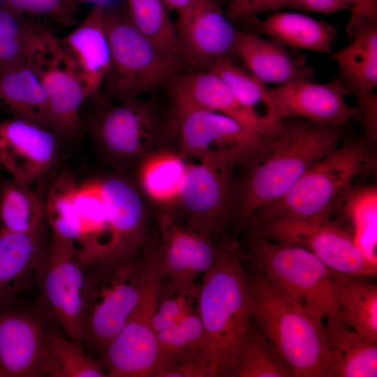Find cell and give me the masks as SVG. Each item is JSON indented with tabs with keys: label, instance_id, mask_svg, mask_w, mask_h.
Instances as JSON below:
<instances>
[{
	"label": "cell",
	"instance_id": "cell-9",
	"mask_svg": "<svg viewBox=\"0 0 377 377\" xmlns=\"http://www.w3.org/2000/svg\"><path fill=\"white\" fill-rule=\"evenodd\" d=\"M142 251L138 301L121 330L101 354L99 362L107 376L155 377L158 369L159 353L153 316L162 276L156 236L150 237Z\"/></svg>",
	"mask_w": 377,
	"mask_h": 377
},
{
	"label": "cell",
	"instance_id": "cell-34",
	"mask_svg": "<svg viewBox=\"0 0 377 377\" xmlns=\"http://www.w3.org/2000/svg\"><path fill=\"white\" fill-rule=\"evenodd\" d=\"M40 369L41 376H107L100 362L87 355L80 343L51 331L45 339Z\"/></svg>",
	"mask_w": 377,
	"mask_h": 377
},
{
	"label": "cell",
	"instance_id": "cell-31",
	"mask_svg": "<svg viewBox=\"0 0 377 377\" xmlns=\"http://www.w3.org/2000/svg\"><path fill=\"white\" fill-rule=\"evenodd\" d=\"M331 377H376L377 342L342 323L337 316L324 321Z\"/></svg>",
	"mask_w": 377,
	"mask_h": 377
},
{
	"label": "cell",
	"instance_id": "cell-28",
	"mask_svg": "<svg viewBox=\"0 0 377 377\" xmlns=\"http://www.w3.org/2000/svg\"><path fill=\"white\" fill-rule=\"evenodd\" d=\"M80 239L79 260L84 269L112 261L108 212L98 177L78 182L75 191Z\"/></svg>",
	"mask_w": 377,
	"mask_h": 377
},
{
	"label": "cell",
	"instance_id": "cell-1",
	"mask_svg": "<svg viewBox=\"0 0 377 377\" xmlns=\"http://www.w3.org/2000/svg\"><path fill=\"white\" fill-rule=\"evenodd\" d=\"M343 126L319 125L300 118L282 119L264 151L235 173L223 227L245 226L258 209L284 195L316 163L334 149Z\"/></svg>",
	"mask_w": 377,
	"mask_h": 377
},
{
	"label": "cell",
	"instance_id": "cell-32",
	"mask_svg": "<svg viewBox=\"0 0 377 377\" xmlns=\"http://www.w3.org/2000/svg\"><path fill=\"white\" fill-rule=\"evenodd\" d=\"M0 229L17 233L50 229L45 199L32 185L11 177L0 180Z\"/></svg>",
	"mask_w": 377,
	"mask_h": 377
},
{
	"label": "cell",
	"instance_id": "cell-2",
	"mask_svg": "<svg viewBox=\"0 0 377 377\" xmlns=\"http://www.w3.org/2000/svg\"><path fill=\"white\" fill-rule=\"evenodd\" d=\"M216 258L199 286L197 310L204 331L209 377L232 376L237 354L252 323L249 277L235 243L223 237Z\"/></svg>",
	"mask_w": 377,
	"mask_h": 377
},
{
	"label": "cell",
	"instance_id": "cell-44",
	"mask_svg": "<svg viewBox=\"0 0 377 377\" xmlns=\"http://www.w3.org/2000/svg\"><path fill=\"white\" fill-rule=\"evenodd\" d=\"M360 122L364 135L374 142L377 138V96L371 91H359L355 94Z\"/></svg>",
	"mask_w": 377,
	"mask_h": 377
},
{
	"label": "cell",
	"instance_id": "cell-5",
	"mask_svg": "<svg viewBox=\"0 0 377 377\" xmlns=\"http://www.w3.org/2000/svg\"><path fill=\"white\" fill-rule=\"evenodd\" d=\"M249 293L252 320L295 377H331L324 322L294 305L258 269L249 278Z\"/></svg>",
	"mask_w": 377,
	"mask_h": 377
},
{
	"label": "cell",
	"instance_id": "cell-18",
	"mask_svg": "<svg viewBox=\"0 0 377 377\" xmlns=\"http://www.w3.org/2000/svg\"><path fill=\"white\" fill-rule=\"evenodd\" d=\"M156 220L158 266L162 279L193 283L214 265L216 244L212 236L183 225L173 215L153 214Z\"/></svg>",
	"mask_w": 377,
	"mask_h": 377
},
{
	"label": "cell",
	"instance_id": "cell-14",
	"mask_svg": "<svg viewBox=\"0 0 377 377\" xmlns=\"http://www.w3.org/2000/svg\"><path fill=\"white\" fill-rule=\"evenodd\" d=\"M177 15L178 43L189 68L207 71L219 61L235 55L238 29L219 4L212 0H192Z\"/></svg>",
	"mask_w": 377,
	"mask_h": 377
},
{
	"label": "cell",
	"instance_id": "cell-15",
	"mask_svg": "<svg viewBox=\"0 0 377 377\" xmlns=\"http://www.w3.org/2000/svg\"><path fill=\"white\" fill-rule=\"evenodd\" d=\"M235 170L210 162H188L173 215L207 235L213 236L222 230Z\"/></svg>",
	"mask_w": 377,
	"mask_h": 377
},
{
	"label": "cell",
	"instance_id": "cell-48",
	"mask_svg": "<svg viewBox=\"0 0 377 377\" xmlns=\"http://www.w3.org/2000/svg\"><path fill=\"white\" fill-rule=\"evenodd\" d=\"M71 1H89V2H92L94 3V4L95 3H106V4H108L109 5V1L110 0H71Z\"/></svg>",
	"mask_w": 377,
	"mask_h": 377
},
{
	"label": "cell",
	"instance_id": "cell-21",
	"mask_svg": "<svg viewBox=\"0 0 377 377\" xmlns=\"http://www.w3.org/2000/svg\"><path fill=\"white\" fill-rule=\"evenodd\" d=\"M48 330L41 319L14 306L0 309V377L41 376Z\"/></svg>",
	"mask_w": 377,
	"mask_h": 377
},
{
	"label": "cell",
	"instance_id": "cell-43",
	"mask_svg": "<svg viewBox=\"0 0 377 377\" xmlns=\"http://www.w3.org/2000/svg\"><path fill=\"white\" fill-rule=\"evenodd\" d=\"M283 0H228L225 11L234 24L244 22L260 13L279 9Z\"/></svg>",
	"mask_w": 377,
	"mask_h": 377
},
{
	"label": "cell",
	"instance_id": "cell-6",
	"mask_svg": "<svg viewBox=\"0 0 377 377\" xmlns=\"http://www.w3.org/2000/svg\"><path fill=\"white\" fill-rule=\"evenodd\" d=\"M249 247L258 270L294 305L321 322L337 316L339 293L353 276L299 246L252 235Z\"/></svg>",
	"mask_w": 377,
	"mask_h": 377
},
{
	"label": "cell",
	"instance_id": "cell-33",
	"mask_svg": "<svg viewBox=\"0 0 377 377\" xmlns=\"http://www.w3.org/2000/svg\"><path fill=\"white\" fill-rule=\"evenodd\" d=\"M126 10L135 27L176 64L188 70L182 54L175 24L163 0H127Z\"/></svg>",
	"mask_w": 377,
	"mask_h": 377
},
{
	"label": "cell",
	"instance_id": "cell-27",
	"mask_svg": "<svg viewBox=\"0 0 377 377\" xmlns=\"http://www.w3.org/2000/svg\"><path fill=\"white\" fill-rule=\"evenodd\" d=\"M346 31L349 43L329 56L338 65L337 79L346 94L374 91L377 87V20L350 19Z\"/></svg>",
	"mask_w": 377,
	"mask_h": 377
},
{
	"label": "cell",
	"instance_id": "cell-24",
	"mask_svg": "<svg viewBox=\"0 0 377 377\" xmlns=\"http://www.w3.org/2000/svg\"><path fill=\"white\" fill-rule=\"evenodd\" d=\"M188 161L174 148L154 151L143 158L131 177L152 214L175 212Z\"/></svg>",
	"mask_w": 377,
	"mask_h": 377
},
{
	"label": "cell",
	"instance_id": "cell-20",
	"mask_svg": "<svg viewBox=\"0 0 377 377\" xmlns=\"http://www.w3.org/2000/svg\"><path fill=\"white\" fill-rule=\"evenodd\" d=\"M108 4L97 3L72 31L59 38L61 50L87 100L98 96L108 68L110 49L105 27Z\"/></svg>",
	"mask_w": 377,
	"mask_h": 377
},
{
	"label": "cell",
	"instance_id": "cell-37",
	"mask_svg": "<svg viewBox=\"0 0 377 377\" xmlns=\"http://www.w3.org/2000/svg\"><path fill=\"white\" fill-rule=\"evenodd\" d=\"M234 377H295L268 337L252 320L237 354Z\"/></svg>",
	"mask_w": 377,
	"mask_h": 377
},
{
	"label": "cell",
	"instance_id": "cell-3",
	"mask_svg": "<svg viewBox=\"0 0 377 377\" xmlns=\"http://www.w3.org/2000/svg\"><path fill=\"white\" fill-rule=\"evenodd\" d=\"M91 98L96 106L84 126L109 170L131 175L150 153L165 148L179 150L171 101L163 105L155 94L117 104L101 94Z\"/></svg>",
	"mask_w": 377,
	"mask_h": 377
},
{
	"label": "cell",
	"instance_id": "cell-16",
	"mask_svg": "<svg viewBox=\"0 0 377 377\" xmlns=\"http://www.w3.org/2000/svg\"><path fill=\"white\" fill-rule=\"evenodd\" d=\"M62 141L50 128L18 118L0 121V166L32 185L57 163Z\"/></svg>",
	"mask_w": 377,
	"mask_h": 377
},
{
	"label": "cell",
	"instance_id": "cell-38",
	"mask_svg": "<svg viewBox=\"0 0 377 377\" xmlns=\"http://www.w3.org/2000/svg\"><path fill=\"white\" fill-rule=\"evenodd\" d=\"M340 209L352 227V237L360 251L377 263V188L376 185L353 188Z\"/></svg>",
	"mask_w": 377,
	"mask_h": 377
},
{
	"label": "cell",
	"instance_id": "cell-22",
	"mask_svg": "<svg viewBox=\"0 0 377 377\" xmlns=\"http://www.w3.org/2000/svg\"><path fill=\"white\" fill-rule=\"evenodd\" d=\"M163 89L168 96L184 98L199 107L226 114L256 133L270 138L274 128L243 105L230 88L209 71L187 70L175 74Z\"/></svg>",
	"mask_w": 377,
	"mask_h": 377
},
{
	"label": "cell",
	"instance_id": "cell-30",
	"mask_svg": "<svg viewBox=\"0 0 377 377\" xmlns=\"http://www.w3.org/2000/svg\"><path fill=\"white\" fill-rule=\"evenodd\" d=\"M246 22H252L257 33L293 49L330 54L337 37L334 26L301 13L278 12L263 20L254 17Z\"/></svg>",
	"mask_w": 377,
	"mask_h": 377
},
{
	"label": "cell",
	"instance_id": "cell-41",
	"mask_svg": "<svg viewBox=\"0 0 377 377\" xmlns=\"http://www.w3.org/2000/svg\"><path fill=\"white\" fill-rule=\"evenodd\" d=\"M18 13L0 8V67L23 58L34 24L22 21Z\"/></svg>",
	"mask_w": 377,
	"mask_h": 377
},
{
	"label": "cell",
	"instance_id": "cell-4",
	"mask_svg": "<svg viewBox=\"0 0 377 377\" xmlns=\"http://www.w3.org/2000/svg\"><path fill=\"white\" fill-rule=\"evenodd\" d=\"M372 141L367 136L343 138L340 144L309 169L280 199L256 212L252 226L274 220L330 219L353 189L356 177L376 168Z\"/></svg>",
	"mask_w": 377,
	"mask_h": 377
},
{
	"label": "cell",
	"instance_id": "cell-8",
	"mask_svg": "<svg viewBox=\"0 0 377 377\" xmlns=\"http://www.w3.org/2000/svg\"><path fill=\"white\" fill-rule=\"evenodd\" d=\"M141 258L135 256L85 269L82 300V341L100 355L119 332L140 296Z\"/></svg>",
	"mask_w": 377,
	"mask_h": 377
},
{
	"label": "cell",
	"instance_id": "cell-17",
	"mask_svg": "<svg viewBox=\"0 0 377 377\" xmlns=\"http://www.w3.org/2000/svg\"><path fill=\"white\" fill-rule=\"evenodd\" d=\"M98 177L108 212L112 260L136 256L150 237L151 212L130 175L109 170Z\"/></svg>",
	"mask_w": 377,
	"mask_h": 377
},
{
	"label": "cell",
	"instance_id": "cell-39",
	"mask_svg": "<svg viewBox=\"0 0 377 377\" xmlns=\"http://www.w3.org/2000/svg\"><path fill=\"white\" fill-rule=\"evenodd\" d=\"M78 182L66 171L53 181L45 198L47 221L52 235L73 242L80 239L75 191Z\"/></svg>",
	"mask_w": 377,
	"mask_h": 377
},
{
	"label": "cell",
	"instance_id": "cell-40",
	"mask_svg": "<svg viewBox=\"0 0 377 377\" xmlns=\"http://www.w3.org/2000/svg\"><path fill=\"white\" fill-rule=\"evenodd\" d=\"M200 284L182 283L162 279L153 316L155 331L161 332L197 309Z\"/></svg>",
	"mask_w": 377,
	"mask_h": 377
},
{
	"label": "cell",
	"instance_id": "cell-23",
	"mask_svg": "<svg viewBox=\"0 0 377 377\" xmlns=\"http://www.w3.org/2000/svg\"><path fill=\"white\" fill-rule=\"evenodd\" d=\"M47 230L17 233L0 229V309L14 306L20 296L36 283L51 238Z\"/></svg>",
	"mask_w": 377,
	"mask_h": 377
},
{
	"label": "cell",
	"instance_id": "cell-7",
	"mask_svg": "<svg viewBox=\"0 0 377 377\" xmlns=\"http://www.w3.org/2000/svg\"><path fill=\"white\" fill-rule=\"evenodd\" d=\"M105 27L110 61L100 94L117 102L156 93L175 74L174 63L133 24L126 8L107 6Z\"/></svg>",
	"mask_w": 377,
	"mask_h": 377
},
{
	"label": "cell",
	"instance_id": "cell-46",
	"mask_svg": "<svg viewBox=\"0 0 377 377\" xmlns=\"http://www.w3.org/2000/svg\"><path fill=\"white\" fill-rule=\"evenodd\" d=\"M350 6V18L359 17L377 20V0H343Z\"/></svg>",
	"mask_w": 377,
	"mask_h": 377
},
{
	"label": "cell",
	"instance_id": "cell-42",
	"mask_svg": "<svg viewBox=\"0 0 377 377\" xmlns=\"http://www.w3.org/2000/svg\"><path fill=\"white\" fill-rule=\"evenodd\" d=\"M5 6L17 12L45 15L66 22L70 20L71 0H3Z\"/></svg>",
	"mask_w": 377,
	"mask_h": 377
},
{
	"label": "cell",
	"instance_id": "cell-11",
	"mask_svg": "<svg viewBox=\"0 0 377 377\" xmlns=\"http://www.w3.org/2000/svg\"><path fill=\"white\" fill-rule=\"evenodd\" d=\"M23 57L47 96L51 129L62 142L75 141L82 130L81 109L87 98L59 38L47 27L33 24Z\"/></svg>",
	"mask_w": 377,
	"mask_h": 377
},
{
	"label": "cell",
	"instance_id": "cell-36",
	"mask_svg": "<svg viewBox=\"0 0 377 377\" xmlns=\"http://www.w3.org/2000/svg\"><path fill=\"white\" fill-rule=\"evenodd\" d=\"M337 318L347 327L377 342V286L350 277L338 299Z\"/></svg>",
	"mask_w": 377,
	"mask_h": 377
},
{
	"label": "cell",
	"instance_id": "cell-25",
	"mask_svg": "<svg viewBox=\"0 0 377 377\" xmlns=\"http://www.w3.org/2000/svg\"><path fill=\"white\" fill-rule=\"evenodd\" d=\"M235 54L265 84L281 85L314 77V70L304 57H296L280 43L254 33L238 30Z\"/></svg>",
	"mask_w": 377,
	"mask_h": 377
},
{
	"label": "cell",
	"instance_id": "cell-29",
	"mask_svg": "<svg viewBox=\"0 0 377 377\" xmlns=\"http://www.w3.org/2000/svg\"><path fill=\"white\" fill-rule=\"evenodd\" d=\"M0 109L51 129L47 96L24 57L0 67Z\"/></svg>",
	"mask_w": 377,
	"mask_h": 377
},
{
	"label": "cell",
	"instance_id": "cell-13",
	"mask_svg": "<svg viewBox=\"0 0 377 377\" xmlns=\"http://www.w3.org/2000/svg\"><path fill=\"white\" fill-rule=\"evenodd\" d=\"M250 226L253 235L306 249L341 274L353 277L376 274L377 263L360 251L349 231L330 219L274 220Z\"/></svg>",
	"mask_w": 377,
	"mask_h": 377
},
{
	"label": "cell",
	"instance_id": "cell-10",
	"mask_svg": "<svg viewBox=\"0 0 377 377\" xmlns=\"http://www.w3.org/2000/svg\"><path fill=\"white\" fill-rule=\"evenodd\" d=\"M169 98L178 124L179 151L188 161L235 169L265 149L267 138L237 120L182 98Z\"/></svg>",
	"mask_w": 377,
	"mask_h": 377
},
{
	"label": "cell",
	"instance_id": "cell-19",
	"mask_svg": "<svg viewBox=\"0 0 377 377\" xmlns=\"http://www.w3.org/2000/svg\"><path fill=\"white\" fill-rule=\"evenodd\" d=\"M268 93L277 117L300 118L319 125L343 126L357 120L356 107L349 105L337 78L324 83L298 80L269 88Z\"/></svg>",
	"mask_w": 377,
	"mask_h": 377
},
{
	"label": "cell",
	"instance_id": "cell-45",
	"mask_svg": "<svg viewBox=\"0 0 377 377\" xmlns=\"http://www.w3.org/2000/svg\"><path fill=\"white\" fill-rule=\"evenodd\" d=\"M284 8L325 15L350 10L349 5L343 0H283L279 9Z\"/></svg>",
	"mask_w": 377,
	"mask_h": 377
},
{
	"label": "cell",
	"instance_id": "cell-49",
	"mask_svg": "<svg viewBox=\"0 0 377 377\" xmlns=\"http://www.w3.org/2000/svg\"><path fill=\"white\" fill-rule=\"evenodd\" d=\"M212 1L220 5L221 3L226 2V1L227 2L228 0H212Z\"/></svg>",
	"mask_w": 377,
	"mask_h": 377
},
{
	"label": "cell",
	"instance_id": "cell-26",
	"mask_svg": "<svg viewBox=\"0 0 377 377\" xmlns=\"http://www.w3.org/2000/svg\"><path fill=\"white\" fill-rule=\"evenodd\" d=\"M155 377H209L203 357L204 331L198 310L157 332Z\"/></svg>",
	"mask_w": 377,
	"mask_h": 377
},
{
	"label": "cell",
	"instance_id": "cell-35",
	"mask_svg": "<svg viewBox=\"0 0 377 377\" xmlns=\"http://www.w3.org/2000/svg\"><path fill=\"white\" fill-rule=\"evenodd\" d=\"M207 71L221 78L243 105L268 125L276 129L281 127L282 119L274 110L266 84L239 68L232 59H221Z\"/></svg>",
	"mask_w": 377,
	"mask_h": 377
},
{
	"label": "cell",
	"instance_id": "cell-12",
	"mask_svg": "<svg viewBox=\"0 0 377 377\" xmlns=\"http://www.w3.org/2000/svg\"><path fill=\"white\" fill-rule=\"evenodd\" d=\"M84 276L75 244L51 235L37 276L38 306L43 316L59 323L79 343Z\"/></svg>",
	"mask_w": 377,
	"mask_h": 377
},
{
	"label": "cell",
	"instance_id": "cell-47",
	"mask_svg": "<svg viewBox=\"0 0 377 377\" xmlns=\"http://www.w3.org/2000/svg\"><path fill=\"white\" fill-rule=\"evenodd\" d=\"M192 0H163L170 12L177 13L187 6Z\"/></svg>",
	"mask_w": 377,
	"mask_h": 377
}]
</instances>
